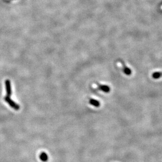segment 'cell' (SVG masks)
<instances>
[{
    "instance_id": "cell-4",
    "label": "cell",
    "mask_w": 162,
    "mask_h": 162,
    "mask_svg": "<svg viewBox=\"0 0 162 162\" xmlns=\"http://www.w3.org/2000/svg\"><path fill=\"white\" fill-rule=\"evenodd\" d=\"M97 84L98 89L100 90H101L102 91L105 92V93H108V92H109L110 91V88L108 86L104 85V84H101L98 83H97Z\"/></svg>"
},
{
    "instance_id": "cell-1",
    "label": "cell",
    "mask_w": 162,
    "mask_h": 162,
    "mask_svg": "<svg viewBox=\"0 0 162 162\" xmlns=\"http://www.w3.org/2000/svg\"><path fill=\"white\" fill-rule=\"evenodd\" d=\"M4 100L5 101L9 104V105L11 106L12 108L15 110H19L20 109V105L17 104L16 103H15L14 101L10 98V97L6 96L4 98Z\"/></svg>"
},
{
    "instance_id": "cell-6",
    "label": "cell",
    "mask_w": 162,
    "mask_h": 162,
    "mask_svg": "<svg viewBox=\"0 0 162 162\" xmlns=\"http://www.w3.org/2000/svg\"><path fill=\"white\" fill-rule=\"evenodd\" d=\"M40 158L41 160L43 161H46L48 160V155H47V154L45 152H42L40 155Z\"/></svg>"
},
{
    "instance_id": "cell-2",
    "label": "cell",
    "mask_w": 162,
    "mask_h": 162,
    "mask_svg": "<svg viewBox=\"0 0 162 162\" xmlns=\"http://www.w3.org/2000/svg\"><path fill=\"white\" fill-rule=\"evenodd\" d=\"M120 64H121V66H122V71H123V73L128 76L131 75V74H132L131 69L128 67H127V66L122 61H120Z\"/></svg>"
},
{
    "instance_id": "cell-5",
    "label": "cell",
    "mask_w": 162,
    "mask_h": 162,
    "mask_svg": "<svg viewBox=\"0 0 162 162\" xmlns=\"http://www.w3.org/2000/svg\"><path fill=\"white\" fill-rule=\"evenodd\" d=\"M89 103L96 107H99L100 105V103L99 101H98V100L94 99H90L89 100Z\"/></svg>"
},
{
    "instance_id": "cell-3",
    "label": "cell",
    "mask_w": 162,
    "mask_h": 162,
    "mask_svg": "<svg viewBox=\"0 0 162 162\" xmlns=\"http://www.w3.org/2000/svg\"><path fill=\"white\" fill-rule=\"evenodd\" d=\"M5 83V89L6 91V96L10 97L12 94L11 82L9 80H6Z\"/></svg>"
},
{
    "instance_id": "cell-7",
    "label": "cell",
    "mask_w": 162,
    "mask_h": 162,
    "mask_svg": "<svg viewBox=\"0 0 162 162\" xmlns=\"http://www.w3.org/2000/svg\"><path fill=\"white\" fill-rule=\"evenodd\" d=\"M161 77H162V73L159 72V71L155 72L152 74V77L154 79H159V78H160Z\"/></svg>"
}]
</instances>
